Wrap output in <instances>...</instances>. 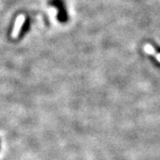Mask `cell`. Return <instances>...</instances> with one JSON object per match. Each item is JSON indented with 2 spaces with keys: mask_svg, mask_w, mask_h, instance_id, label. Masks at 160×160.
<instances>
[{
  "mask_svg": "<svg viewBox=\"0 0 160 160\" xmlns=\"http://www.w3.org/2000/svg\"><path fill=\"white\" fill-rule=\"evenodd\" d=\"M48 4L58 10L57 20L60 22L65 23L69 21V12L67 10L66 4L63 0H49Z\"/></svg>",
  "mask_w": 160,
  "mask_h": 160,
  "instance_id": "obj_1",
  "label": "cell"
},
{
  "mask_svg": "<svg viewBox=\"0 0 160 160\" xmlns=\"http://www.w3.org/2000/svg\"><path fill=\"white\" fill-rule=\"evenodd\" d=\"M29 28H30V19L28 17L25 20V22H23L22 27V29H21V32H20V34H19V38H21L24 37V36L26 35V33L29 31Z\"/></svg>",
  "mask_w": 160,
  "mask_h": 160,
  "instance_id": "obj_2",
  "label": "cell"
}]
</instances>
